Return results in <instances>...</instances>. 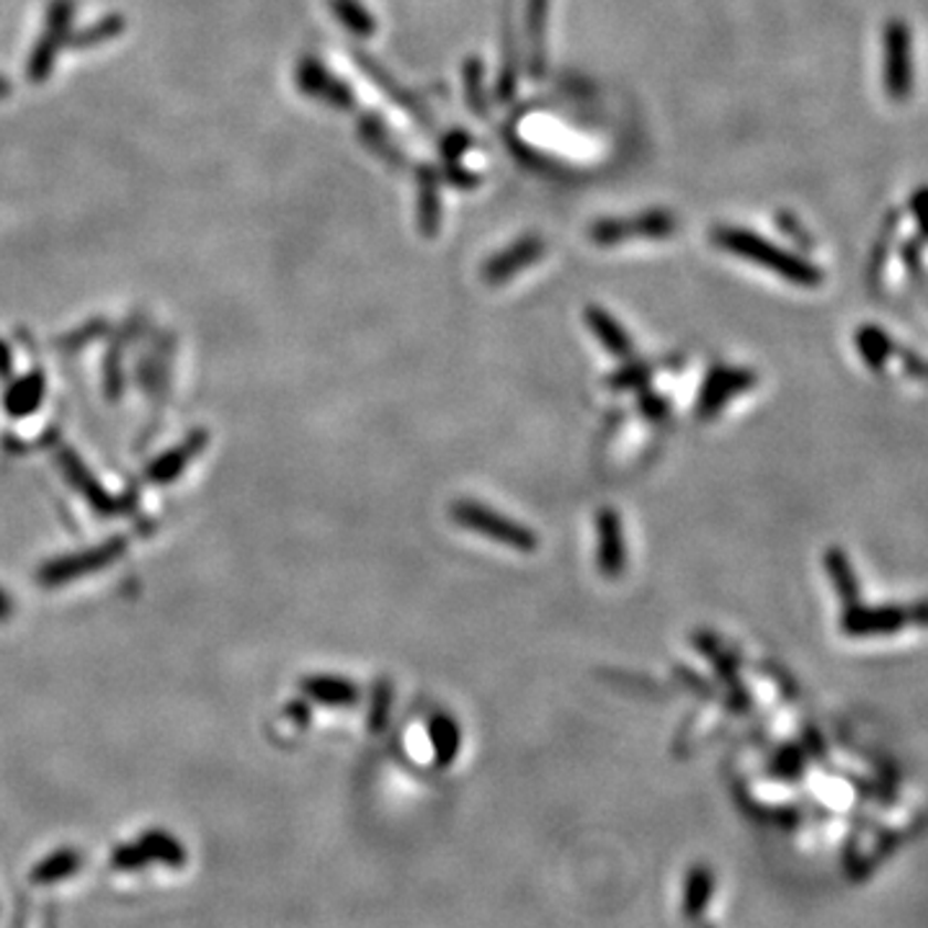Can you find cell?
Returning a JSON list of instances; mask_svg holds the SVG:
<instances>
[{
  "instance_id": "cell-6",
  "label": "cell",
  "mask_w": 928,
  "mask_h": 928,
  "mask_svg": "<svg viewBox=\"0 0 928 928\" xmlns=\"http://www.w3.org/2000/svg\"><path fill=\"white\" fill-rule=\"evenodd\" d=\"M885 88L893 98H905L913 88L910 29L900 19L885 27Z\"/></svg>"
},
{
  "instance_id": "cell-1",
  "label": "cell",
  "mask_w": 928,
  "mask_h": 928,
  "mask_svg": "<svg viewBox=\"0 0 928 928\" xmlns=\"http://www.w3.org/2000/svg\"><path fill=\"white\" fill-rule=\"evenodd\" d=\"M711 240H715V245L723 247V251L756 263V266H763L766 271H771V274L787 278V282L797 286H815L823 282V274H820L818 266H812L810 261L800 259V255L784 251V247L773 245L771 240L756 235V232L738 228H715Z\"/></svg>"
},
{
  "instance_id": "cell-5",
  "label": "cell",
  "mask_w": 928,
  "mask_h": 928,
  "mask_svg": "<svg viewBox=\"0 0 928 928\" xmlns=\"http://www.w3.org/2000/svg\"><path fill=\"white\" fill-rule=\"evenodd\" d=\"M758 382L753 369H740V367H715L704 379L699 400H696V415L709 421L715 418L719 410H723L727 402L738 394L748 392L750 387Z\"/></svg>"
},
{
  "instance_id": "cell-4",
  "label": "cell",
  "mask_w": 928,
  "mask_h": 928,
  "mask_svg": "<svg viewBox=\"0 0 928 928\" xmlns=\"http://www.w3.org/2000/svg\"><path fill=\"white\" fill-rule=\"evenodd\" d=\"M75 0H52L50 11H46V27L44 34L39 36L34 50L29 57V81L44 83L50 77L54 60H57L60 46L65 44L70 34V21H73Z\"/></svg>"
},
{
  "instance_id": "cell-8",
  "label": "cell",
  "mask_w": 928,
  "mask_h": 928,
  "mask_svg": "<svg viewBox=\"0 0 928 928\" xmlns=\"http://www.w3.org/2000/svg\"><path fill=\"white\" fill-rule=\"evenodd\" d=\"M595 534H599V545H595L599 570L603 578L616 580L626 570V541L622 518L614 508H601L595 514Z\"/></svg>"
},
{
  "instance_id": "cell-9",
  "label": "cell",
  "mask_w": 928,
  "mask_h": 928,
  "mask_svg": "<svg viewBox=\"0 0 928 928\" xmlns=\"http://www.w3.org/2000/svg\"><path fill=\"white\" fill-rule=\"evenodd\" d=\"M297 83L307 96L323 101L325 106L340 108V112L354 106V93L348 91L338 77H333L315 57H305L299 62Z\"/></svg>"
},
{
  "instance_id": "cell-17",
  "label": "cell",
  "mask_w": 928,
  "mask_h": 928,
  "mask_svg": "<svg viewBox=\"0 0 928 928\" xmlns=\"http://www.w3.org/2000/svg\"><path fill=\"white\" fill-rule=\"evenodd\" d=\"M122 29H124V21L122 19H116V15H112V19H101L96 27H91V29H85L83 34H77L75 36V42H73V46H93V44H101V42H106V39H112V36H116V34H122Z\"/></svg>"
},
{
  "instance_id": "cell-12",
  "label": "cell",
  "mask_w": 928,
  "mask_h": 928,
  "mask_svg": "<svg viewBox=\"0 0 928 928\" xmlns=\"http://www.w3.org/2000/svg\"><path fill=\"white\" fill-rule=\"evenodd\" d=\"M333 13L338 15V21L344 23V29L351 31L354 36H371L377 31L375 15H371L367 8H363L359 0H328Z\"/></svg>"
},
{
  "instance_id": "cell-10",
  "label": "cell",
  "mask_w": 928,
  "mask_h": 928,
  "mask_svg": "<svg viewBox=\"0 0 928 928\" xmlns=\"http://www.w3.org/2000/svg\"><path fill=\"white\" fill-rule=\"evenodd\" d=\"M541 255H545V240L534 238V235L521 238L485 263L483 278L487 284H503V282H508V278H514L516 274H521L526 266H531L534 261L541 259Z\"/></svg>"
},
{
  "instance_id": "cell-20",
  "label": "cell",
  "mask_w": 928,
  "mask_h": 928,
  "mask_svg": "<svg viewBox=\"0 0 928 928\" xmlns=\"http://www.w3.org/2000/svg\"><path fill=\"white\" fill-rule=\"evenodd\" d=\"M467 93H470L472 112L483 114L485 98H483V91H479V60H470V65H467Z\"/></svg>"
},
{
  "instance_id": "cell-13",
  "label": "cell",
  "mask_w": 928,
  "mask_h": 928,
  "mask_svg": "<svg viewBox=\"0 0 928 928\" xmlns=\"http://www.w3.org/2000/svg\"><path fill=\"white\" fill-rule=\"evenodd\" d=\"M421 212H418V222H421V232L425 238H433L439 232L441 222V207H439V186L436 178L431 173H421Z\"/></svg>"
},
{
  "instance_id": "cell-2",
  "label": "cell",
  "mask_w": 928,
  "mask_h": 928,
  "mask_svg": "<svg viewBox=\"0 0 928 928\" xmlns=\"http://www.w3.org/2000/svg\"><path fill=\"white\" fill-rule=\"evenodd\" d=\"M452 518L462 529L477 531L491 541H498L503 547L518 549V552H531L537 549L539 539L529 526L514 521V518L503 516L500 510H493L475 500H460L452 506Z\"/></svg>"
},
{
  "instance_id": "cell-3",
  "label": "cell",
  "mask_w": 928,
  "mask_h": 928,
  "mask_svg": "<svg viewBox=\"0 0 928 928\" xmlns=\"http://www.w3.org/2000/svg\"><path fill=\"white\" fill-rule=\"evenodd\" d=\"M673 232H676V217L665 209H650V212L634 217L595 222L591 228V240L599 245H614L632 238H671Z\"/></svg>"
},
{
  "instance_id": "cell-19",
  "label": "cell",
  "mask_w": 928,
  "mask_h": 928,
  "mask_svg": "<svg viewBox=\"0 0 928 928\" xmlns=\"http://www.w3.org/2000/svg\"><path fill=\"white\" fill-rule=\"evenodd\" d=\"M313 692L333 702H351L356 696V688L346 684V681H317V684H313Z\"/></svg>"
},
{
  "instance_id": "cell-14",
  "label": "cell",
  "mask_w": 928,
  "mask_h": 928,
  "mask_svg": "<svg viewBox=\"0 0 928 928\" xmlns=\"http://www.w3.org/2000/svg\"><path fill=\"white\" fill-rule=\"evenodd\" d=\"M545 29H547V0H531L529 8V46L531 73L541 75L545 70Z\"/></svg>"
},
{
  "instance_id": "cell-16",
  "label": "cell",
  "mask_w": 928,
  "mask_h": 928,
  "mask_svg": "<svg viewBox=\"0 0 928 928\" xmlns=\"http://www.w3.org/2000/svg\"><path fill=\"white\" fill-rule=\"evenodd\" d=\"M825 565H827V570H831L833 583H835V588H839V593L843 595V601L856 599V580H854V572H851V565H848L846 557H843L839 549H833V552H827Z\"/></svg>"
},
{
  "instance_id": "cell-18",
  "label": "cell",
  "mask_w": 928,
  "mask_h": 928,
  "mask_svg": "<svg viewBox=\"0 0 928 928\" xmlns=\"http://www.w3.org/2000/svg\"><path fill=\"white\" fill-rule=\"evenodd\" d=\"M647 379L650 369L645 363H632V367H626L624 371H616V375L609 379V384L614 387V390H640Z\"/></svg>"
},
{
  "instance_id": "cell-11",
  "label": "cell",
  "mask_w": 928,
  "mask_h": 928,
  "mask_svg": "<svg viewBox=\"0 0 928 928\" xmlns=\"http://www.w3.org/2000/svg\"><path fill=\"white\" fill-rule=\"evenodd\" d=\"M586 323L595 338L607 346L611 356H619V359H626L632 354V338L626 336V330L619 325L614 317H611L603 307L588 305L586 307Z\"/></svg>"
},
{
  "instance_id": "cell-7",
  "label": "cell",
  "mask_w": 928,
  "mask_h": 928,
  "mask_svg": "<svg viewBox=\"0 0 928 928\" xmlns=\"http://www.w3.org/2000/svg\"><path fill=\"white\" fill-rule=\"evenodd\" d=\"M910 624H928V603L916 609H862L854 607L843 616V632L848 634H882V632H897Z\"/></svg>"
},
{
  "instance_id": "cell-22",
  "label": "cell",
  "mask_w": 928,
  "mask_h": 928,
  "mask_svg": "<svg viewBox=\"0 0 928 928\" xmlns=\"http://www.w3.org/2000/svg\"><path fill=\"white\" fill-rule=\"evenodd\" d=\"M8 91H11V88H8V83L3 81V77H0V96H8Z\"/></svg>"
},
{
  "instance_id": "cell-21",
  "label": "cell",
  "mask_w": 928,
  "mask_h": 928,
  "mask_svg": "<svg viewBox=\"0 0 928 928\" xmlns=\"http://www.w3.org/2000/svg\"><path fill=\"white\" fill-rule=\"evenodd\" d=\"M640 408H642V413H645L647 418H665L668 415V402H665L663 398H657V394H642L640 398Z\"/></svg>"
},
{
  "instance_id": "cell-15",
  "label": "cell",
  "mask_w": 928,
  "mask_h": 928,
  "mask_svg": "<svg viewBox=\"0 0 928 928\" xmlns=\"http://www.w3.org/2000/svg\"><path fill=\"white\" fill-rule=\"evenodd\" d=\"M361 137H363V143H367L377 155H382L384 160L400 158L398 150H394V145L390 143V135H387V129L382 127V122H379L377 116H367V119L361 122Z\"/></svg>"
}]
</instances>
